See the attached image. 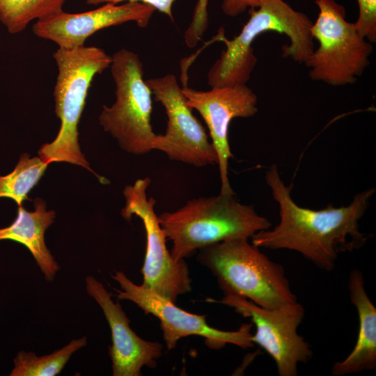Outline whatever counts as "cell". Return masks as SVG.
Wrapping results in <instances>:
<instances>
[{"mask_svg": "<svg viewBox=\"0 0 376 376\" xmlns=\"http://www.w3.org/2000/svg\"><path fill=\"white\" fill-rule=\"evenodd\" d=\"M266 182L279 207L280 221L272 229L261 230L251 237L259 248L297 251L325 271L335 267L338 255L362 247L368 235L359 229V220L365 214L375 192L370 188L357 194L347 206L332 204L322 210L298 205L292 198L290 187L281 178L277 166L266 171Z\"/></svg>", "mask_w": 376, "mask_h": 376, "instance_id": "cell-1", "label": "cell"}, {"mask_svg": "<svg viewBox=\"0 0 376 376\" xmlns=\"http://www.w3.org/2000/svg\"><path fill=\"white\" fill-rule=\"evenodd\" d=\"M66 0H0V21L8 31H23L33 20L58 12Z\"/></svg>", "mask_w": 376, "mask_h": 376, "instance_id": "cell-18", "label": "cell"}, {"mask_svg": "<svg viewBox=\"0 0 376 376\" xmlns=\"http://www.w3.org/2000/svg\"><path fill=\"white\" fill-rule=\"evenodd\" d=\"M250 17L233 40L224 35L226 44L219 58L210 68L207 83L213 87L245 85L257 59L251 44L265 31L285 33L290 44L282 47L283 56L305 63L314 51L311 33L313 22L304 13L294 10L283 0H263L257 8H249Z\"/></svg>", "mask_w": 376, "mask_h": 376, "instance_id": "cell-3", "label": "cell"}, {"mask_svg": "<svg viewBox=\"0 0 376 376\" xmlns=\"http://www.w3.org/2000/svg\"><path fill=\"white\" fill-rule=\"evenodd\" d=\"M150 182L146 177L125 187V205L121 215L127 221L135 215L145 227L146 253L141 269L142 285L175 303L180 295L191 290L189 271L184 259L173 260L166 247L167 239L155 211L156 201L146 194Z\"/></svg>", "mask_w": 376, "mask_h": 376, "instance_id": "cell-8", "label": "cell"}, {"mask_svg": "<svg viewBox=\"0 0 376 376\" xmlns=\"http://www.w3.org/2000/svg\"><path fill=\"white\" fill-rule=\"evenodd\" d=\"M152 95L165 109L168 121L164 134H157L152 149L171 160L196 167L217 164L216 150L201 123L187 104L173 74L146 80Z\"/></svg>", "mask_w": 376, "mask_h": 376, "instance_id": "cell-10", "label": "cell"}, {"mask_svg": "<svg viewBox=\"0 0 376 376\" xmlns=\"http://www.w3.org/2000/svg\"><path fill=\"white\" fill-rule=\"evenodd\" d=\"M359 14L354 26L371 43L376 42V0H357Z\"/></svg>", "mask_w": 376, "mask_h": 376, "instance_id": "cell-21", "label": "cell"}, {"mask_svg": "<svg viewBox=\"0 0 376 376\" xmlns=\"http://www.w3.org/2000/svg\"><path fill=\"white\" fill-rule=\"evenodd\" d=\"M209 0H198L194 8L191 21L184 34L186 45L189 48L196 47L203 36L208 26L207 5ZM263 0H223L221 8L224 13L231 17L237 16L246 8L258 7Z\"/></svg>", "mask_w": 376, "mask_h": 376, "instance_id": "cell-20", "label": "cell"}, {"mask_svg": "<svg viewBox=\"0 0 376 376\" xmlns=\"http://www.w3.org/2000/svg\"><path fill=\"white\" fill-rule=\"evenodd\" d=\"M87 345L83 336L73 339L61 349L38 357L32 352L19 351L14 359L10 376H55L61 373L72 354Z\"/></svg>", "mask_w": 376, "mask_h": 376, "instance_id": "cell-17", "label": "cell"}, {"mask_svg": "<svg viewBox=\"0 0 376 376\" xmlns=\"http://www.w3.org/2000/svg\"><path fill=\"white\" fill-rule=\"evenodd\" d=\"M182 91L187 104L205 120L216 150L222 194H235L228 179L229 159L233 157L228 140L230 123L235 118H249L258 111V97L245 85L213 87L197 91L184 85Z\"/></svg>", "mask_w": 376, "mask_h": 376, "instance_id": "cell-12", "label": "cell"}, {"mask_svg": "<svg viewBox=\"0 0 376 376\" xmlns=\"http://www.w3.org/2000/svg\"><path fill=\"white\" fill-rule=\"evenodd\" d=\"M318 16L311 28L319 47L304 64L310 77L334 86L354 84L369 65L373 43L345 19V9L334 0H315Z\"/></svg>", "mask_w": 376, "mask_h": 376, "instance_id": "cell-7", "label": "cell"}, {"mask_svg": "<svg viewBox=\"0 0 376 376\" xmlns=\"http://www.w3.org/2000/svg\"><path fill=\"white\" fill-rule=\"evenodd\" d=\"M34 210L18 206L17 217L8 226L0 228V241L12 240L26 246L48 281H52L60 267L45 242V230L54 223L56 214L47 210L44 200L33 201Z\"/></svg>", "mask_w": 376, "mask_h": 376, "instance_id": "cell-16", "label": "cell"}, {"mask_svg": "<svg viewBox=\"0 0 376 376\" xmlns=\"http://www.w3.org/2000/svg\"><path fill=\"white\" fill-rule=\"evenodd\" d=\"M111 277L122 289H114L118 299L131 301L146 313L152 314L159 319L164 340L169 350L175 348L180 338L189 336L205 338L206 344L214 349L221 348L227 343L244 349L253 345L251 332L252 323L243 324L235 331L219 330L208 325L204 315L181 309L174 302L155 292L134 283L123 272L116 271Z\"/></svg>", "mask_w": 376, "mask_h": 376, "instance_id": "cell-11", "label": "cell"}, {"mask_svg": "<svg viewBox=\"0 0 376 376\" xmlns=\"http://www.w3.org/2000/svg\"><path fill=\"white\" fill-rule=\"evenodd\" d=\"M155 9L136 1L121 4L104 3L79 13L63 10L37 20L33 32L38 38L56 43L58 48L74 49L84 46L85 41L103 29L134 22L138 26H148Z\"/></svg>", "mask_w": 376, "mask_h": 376, "instance_id": "cell-13", "label": "cell"}, {"mask_svg": "<svg viewBox=\"0 0 376 376\" xmlns=\"http://www.w3.org/2000/svg\"><path fill=\"white\" fill-rule=\"evenodd\" d=\"M158 219L172 242L170 253L177 261L217 242L251 238L272 226L253 206L238 202L235 194L220 193L189 200L177 210L162 213Z\"/></svg>", "mask_w": 376, "mask_h": 376, "instance_id": "cell-2", "label": "cell"}, {"mask_svg": "<svg viewBox=\"0 0 376 376\" xmlns=\"http://www.w3.org/2000/svg\"><path fill=\"white\" fill-rule=\"evenodd\" d=\"M198 263L215 276L224 295L246 298L266 308L297 302L283 267L249 239H233L199 249Z\"/></svg>", "mask_w": 376, "mask_h": 376, "instance_id": "cell-5", "label": "cell"}, {"mask_svg": "<svg viewBox=\"0 0 376 376\" xmlns=\"http://www.w3.org/2000/svg\"><path fill=\"white\" fill-rule=\"evenodd\" d=\"M111 72L116 100L104 105L99 121L125 151L144 155L152 150L156 134L151 125L152 92L143 79L139 55L121 49L111 56Z\"/></svg>", "mask_w": 376, "mask_h": 376, "instance_id": "cell-6", "label": "cell"}, {"mask_svg": "<svg viewBox=\"0 0 376 376\" xmlns=\"http://www.w3.org/2000/svg\"><path fill=\"white\" fill-rule=\"evenodd\" d=\"M351 303L359 317V330L356 344L341 361L336 362L331 369L334 376H343L370 370L376 368V308L368 296L362 272L352 270L348 279Z\"/></svg>", "mask_w": 376, "mask_h": 376, "instance_id": "cell-15", "label": "cell"}, {"mask_svg": "<svg viewBox=\"0 0 376 376\" xmlns=\"http://www.w3.org/2000/svg\"><path fill=\"white\" fill-rule=\"evenodd\" d=\"M175 0H86L88 5H99L104 3L119 4L123 2L136 1L148 4L153 7L155 10L166 15L172 21L173 16L172 8Z\"/></svg>", "mask_w": 376, "mask_h": 376, "instance_id": "cell-22", "label": "cell"}, {"mask_svg": "<svg viewBox=\"0 0 376 376\" xmlns=\"http://www.w3.org/2000/svg\"><path fill=\"white\" fill-rule=\"evenodd\" d=\"M86 291L102 308L111 329L112 345L109 354L113 376H140L143 366L154 368L162 355L158 342L140 338L130 327V320L121 305L111 299L103 284L94 277L85 279Z\"/></svg>", "mask_w": 376, "mask_h": 376, "instance_id": "cell-14", "label": "cell"}, {"mask_svg": "<svg viewBox=\"0 0 376 376\" xmlns=\"http://www.w3.org/2000/svg\"><path fill=\"white\" fill-rule=\"evenodd\" d=\"M48 165L39 157L31 158L27 153L22 154L12 172L0 175V198H9L22 206L24 201L29 199L28 194L38 183Z\"/></svg>", "mask_w": 376, "mask_h": 376, "instance_id": "cell-19", "label": "cell"}, {"mask_svg": "<svg viewBox=\"0 0 376 376\" xmlns=\"http://www.w3.org/2000/svg\"><path fill=\"white\" fill-rule=\"evenodd\" d=\"M209 302L232 307L251 320L256 327L251 341L263 348L274 361L279 376H297L299 363H307L313 356L311 345L297 332L305 314L297 302L277 308H266L239 296L224 295Z\"/></svg>", "mask_w": 376, "mask_h": 376, "instance_id": "cell-9", "label": "cell"}, {"mask_svg": "<svg viewBox=\"0 0 376 376\" xmlns=\"http://www.w3.org/2000/svg\"><path fill=\"white\" fill-rule=\"evenodd\" d=\"M53 57L58 69L54 88L55 112L61 120L58 134L53 141L43 144L39 157L50 164L67 162L93 173L101 183H109L90 167L78 141L80 120L88 89L95 75L110 67L111 56L94 46L58 49Z\"/></svg>", "mask_w": 376, "mask_h": 376, "instance_id": "cell-4", "label": "cell"}]
</instances>
